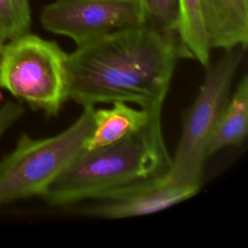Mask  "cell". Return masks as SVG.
I'll return each mask as SVG.
<instances>
[{
    "label": "cell",
    "instance_id": "9a60e30c",
    "mask_svg": "<svg viewBox=\"0 0 248 248\" xmlns=\"http://www.w3.org/2000/svg\"><path fill=\"white\" fill-rule=\"evenodd\" d=\"M4 44H5V42H3V41L0 39V54H1L2 48H3V46H4Z\"/></svg>",
    "mask_w": 248,
    "mask_h": 248
},
{
    "label": "cell",
    "instance_id": "52a82bcc",
    "mask_svg": "<svg viewBox=\"0 0 248 248\" xmlns=\"http://www.w3.org/2000/svg\"><path fill=\"white\" fill-rule=\"evenodd\" d=\"M202 182L177 178L169 171L90 200L77 213L102 219H122L149 215L195 196Z\"/></svg>",
    "mask_w": 248,
    "mask_h": 248
},
{
    "label": "cell",
    "instance_id": "30bf717a",
    "mask_svg": "<svg viewBox=\"0 0 248 248\" xmlns=\"http://www.w3.org/2000/svg\"><path fill=\"white\" fill-rule=\"evenodd\" d=\"M248 131V77L244 75L221 112L206 146L208 159L217 151L239 146Z\"/></svg>",
    "mask_w": 248,
    "mask_h": 248
},
{
    "label": "cell",
    "instance_id": "5b68a950",
    "mask_svg": "<svg viewBox=\"0 0 248 248\" xmlns=\"http://www.w3.org/2000/svg\"><path fill=\"white\" fill-rule=\"evenodd\" d=\"M246 47L225 49L220 59L208 64L205 77L183 116L181 135L171 156L169 172L180 179L202 182L206 146L229 98Z\"/></svg>",
    "mask_w": 248,
    "mask_h": 248
},
{
    "label": "cell",
    "instance_id": "7a4b0ae2",
    "mask_svg": "<svg viewBox=\"0 0 248 248\" xmlns=\"http://www.w3.org/2000/svg\"><path fill=\"white\" fill-rule=\"evenodd\" d=\"M161 114H153L141 129L114 143L82 150L42 197L50 205L69 206L169 171L171 156Z\"/></svg>",
    "mask_w": 248,
    "mask_h": 248
},
{
    "label": "cell",
    "instance_id": "4fadbf2b",
    "mask_svg": "<svg viewBox=\"0 0 248 248\" xmlns=\"http://www.w3.org/2000/svg\"><path fill=\"white\" fill-rule=\"evenodd\" d=\"M145 23L165 32L176 34L177 0H139Z\"/></svg>",
    "mask_w": 248,
    "mask_h": 248
},
{
    "label": "cell",
    "instance_id": "277c9868",
    "mask_svg": "<svg viewBox=\"0 0 248 248\" xmlns=\"http://www.w3.org/2000/svg\"><path fill=\"white\" fill-rule=\"evenodd\" d=\"M67 57L55 42L30 33L6 42L0 54V87L56 115L69 100Z\"/></svg>",
    "mask_w": 248,
    "mask_h": 248
},
{
    "label": "cell",
    "instance_id": "3957f363",
    "mask_svg": "<svg viewBox=\"0 0 248 248\" xmlns=\"http://www.w3.org/2000/svg\"><path fill=\"white\" fill-rule=\"evenodd\" d=\"M94 107H83L78 118L57 135L33 139L22 135L0 162V204L42 196L83 150L93 124Z\"/></svg>",
    "mask_w": 248,
    "mask_h": 248
},
{
    "label": "cell",
    "instance_id": "8fae6325",
    "mask_svg": "<svg viewBox=\"0 0 248 248\" xmlns=\"http://www.w3.org/2000/svg\"><path fill=\"white\" fill-rule=\"evenodd\" d=\"M178 19L176 35L190 58L204 68L210 63L211 47L208 43L202 0H177Z\"/></svg>",
    "mask_w": 248,
    "mask_h": 248
},
{
    "label": "cell",
    "instance_id": "6da1fadb",
    "mask_svg": "<svg viewBox=\"0 0 248 248\" xmlns=\"http://www.w3.org/2000/svg\"><path fill=\"white\" fill-rule=\"evenodd\" d=\"M182 58L190 56L174 33L146 23L113 31L68 54V99L82 107L123 102L162 112Z\"/></svg>",
    "mask_w": 248,
    "mask_h": 248
},
{
    "label": "cell",
    "instance_id": "5bb4252c",
    "mask_svg": "<svg viewBox=\"0 0 248 248\" xmlns=\"http://www.w3.org/2000/svg\"><path fill=\"white\" fill-rule=\"evenodd\" d=\"M23 107L16 102L8 101L0 104V138L23 114Z\"/></svg>",
    "mask_w": 248,
    "mask_h": 248
},
{
    "label": "cell",
    "instance_id": "7c38bea8",
    "mask_svg": "<svg viewBox=\"0 0 248 248\" xmlns=\"http://www.w3.org/2000/svg\"><path fill=\"white\" fill-rule=\"evenodd\" d=\"M30 27L29 0H0V39L3 42L29 33Z\"/></svg>",
    "mask_w": 248,
    "mask_h": 248
},
{
    "label": "cell",
    "instance_id": "8992f818",
    "mask_svg": "<svg viewBox=\"0 0 248 248\" xmlns=\"http://www.w3.org/2000/svg\"><path fill=\"white\" fill-rule=\"evenodd\" d=\"M40 19L46 30L72 39L77 46L145 23L139 0H56L42 10Z\"/></svg>",
    "mask_w": 248,
    "mask_h": 248
},
{
    "label": "cell",
    "instance_id": "9c48e42d",
    "mask_svg": "<svg viewBox=\"0 0 248 248\" xmlns=\"http://www.w3.org/2000/svg\"><path fill=\"white\" fill-rule=\"evenodd\" d=\"M157 113L133 108L123 102H114L109 108H94L92 129L83 150H94L114 143L141 129Z\"/></svg>",
    "mask_w": 248,
    "mask_h": 248
},
{
    "label": "cell",
    "instance_id": "ba28073f",
    "mask_svg": "<svg viewBox=\"0 0 248 248\" xmlns=\"http://www.w3.org/2000/svg\"><path fill=\"white\" fill-rule=\"evenodd\" d=\"M202 7L211 49L247 48L248 0H202Z\"/></svg>",
    "mask_w": 248,
    "mask_h": 248
}]
</instances>
